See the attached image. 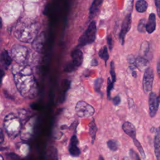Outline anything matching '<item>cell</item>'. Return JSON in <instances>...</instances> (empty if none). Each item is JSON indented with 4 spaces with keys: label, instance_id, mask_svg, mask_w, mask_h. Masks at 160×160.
<instances>
[{
    "label": "cell",
    "instance_id": "ba28073f",
    "mask_svg": "<svg viewBox=\"0 0 160 160\" xmlns=\"http://www.w3.org/2000/svg\"><path fill=\"white\" fill-rule=\"evenodd\" d=\"M131 24V15L129 13L126 15V16L124 19L122 23L121 29L120 34H119V39H120L121 44L122 45L124 44V38L126 36V33L130 29Z\"/></svg>",
    "mask_w": 160,
    "mask_h": 160
},
{
    "label": "cell",
    "instance_id": "277c9868",
    "mask_svg": "<svg viewBox=\"0 0 160 160\" xmlns=\"http://www.w3.org/2000/svg\"><path fill=\"white\" fill-rule=\"evenodd\" d=\"M96 24L94 21L91 22L85 32L81 36L78 41V46L82 47L92 43L96 39Z\"/></svg>",
    "mask_w": 160,
    "mask_h": 160
},
{
    "label": "cell",
    "instance_id": "5bb4252c",
    "mask_svg": "<svg viewBox=\"0 0 160 160\" xmlns=\"http://www.w3.org/2000/svg\"><path fill=\"white\" fill-rule=\"evenodd\" d=\"M148 61L141 56H139L135 59V66L141 71L145 70L148 68Z\"/></svg>",
    "mask_w": 160,
    "mask_h": 160
},
{
    "label": "cell",
    "instance_id": "d4e9b609",
    "mask_svg": "<svg viewBox=\"0 0 160 160\" xmlns=\"http://www.w3.org/2000/svg\"><path fill=\"white\" fill-rule=\"evenodd\" d=\"M103 82V79L99 78L96 79L94 82V89L97 92H99L101 89V87Z\"/></svg>",
    "mask_w": 160,
    "mask_h": 160
},
{
    "label": "cell",
    "instance_id": "d6986e66",
    "mask_svg": "<svg viewBox=\"0 0 160 160\" xmlns=\"http://www.w3.org/2000/svg\"><path fill=\"white\" fill-rule=\"evenodd\" d=\"M89 134L91 136V143L93 144L94 139H95V137H96V133L97 131V127L96 126L94 120L92 119V121H91V122L89 123Z\"/></svg>",
    "mask_w": 160,
    "mask_h": 160
},
{
    "label": "cell",
    "instance_id": "603a6c76",
    "mask_svg": "<svg viewBox=\"0 0 160 160\" xmlns=\"http://www.w3.org/2000/svg\"><path fill=\"white\" fill-rule=\"evenodd\" d=\"M133 139V142H134V145H135L136 147L138 148V150L139 151V153L141 154V156L144 159V158H145V154H144V150H143L142 147L141 146V144L139 143V142L136 138H134V139Z\"/></svg>",
    "mask_w": 160,
    "mask_h": 160
},
{
    "label": "cell",
    "instance_id": "e575fe53",
    "mask_svg": "<svg viewBox=\"0 0 160 160\" xmlns=\"http://www.w3.org/2000/svg\"><path fill=\"white\" fill-rule=\"evenodd\" d=\"M98 64V62L96 59H93L91 62V66H96Z\"/></svg>",
    "mask_w": 160,
    "mask_h": 160
},
{
    "label": "cell",
    "instance_id": "7a4b0ae2",
    "mask_svg": "<svg viewBox=\"0 0 160 160\" xmlns=\"http://www.w3.org/2000/svg\"><path fill=\"white\" fill-rule=\"evenodd\" d=\"M37 24L31 19L19 21L14 29V35L20 41L31 42L35 39L38 32Z\"/></svg>",
    "mask_w": 160,
    "mask_h": 160
},
{
    "label": "cell",
    "instance_id": "1f68e13d",
    "mask_svg": "<svg viewBox=\"0 0 160 160\" xmlns=\"http://www.w3.org/2000/svg\"><path fill=\"white\" fill-rule=\"evenodd\" d=\"M4 141V133L2 129L0 128V144L2 143Z\"/></svg>",
    "mask_w": 160,
    "mask_h": 160
},
{
    "label": "cell",
    "instance_id": "836d02e7",
    "mask_svg": "<svg viewBox=\"0 0 160 160\" xmlns=\"http://www.w3.org/2000/svg\"><path fill=\"white\" fill-rule=\"evenodd\" d=\"M155 5L156 8H160V0H155Z\"/></svg>",
    "mask_w": 160,
    "mask_h": 160
},
{
    "label": "cell",
    "instance_id": "ffe728a7",
    "mask_svg": "<svg viewBox=\"0 0 160 160\" xmlns=\"http://www.w3.org/2000/svg\"><path fill=\"white\" fill-rule=\"evenodd\" d=\"M148 8V3L145 0H138L136 3V9L139 12L146 11Z\"/></svg>",
    "mask_w": 160,
    "mask_h": 160
},
{
    "label": "cell",
    "instance_id": "484cf974",
    "mask_svg": "<svg viewBox=\"0 0 160 160\" xmlns=\"http://www.w3.org/2000/svg\"><path fill=\"white\" fill-rule=\"evenodd\" d=\"M114 82L111 81L110 78H108V87H107V96L108 99H110V95H111V91L113 89Z\"/></svg>",
    "mask_w": 160,
    "mask_h": 160
},
{
    "label": "cell",
    "instance_id": "7402d4cb",
    "mask_svg": "<svg viewBox=\"0 0 160 160\" xmlns=\"http://www.w3.org/2000/svg\"><path fill=\"white\" fill-rule=\"evenodd\" d=\"M108 147L111 150V151H116L118 149V142L116 140L114 139H110L107 142Z\"/></svg>",
    "mask_w": 160,
    "mask_h": 160
},
{
    "label": "cell",
    "instance_id": "d590c367",
    "mask_svg": "<svg viewBox=\"0 0 160 160\" xmlns=\"http://www.w3.org/2000/svg\"><path fill=\"white\" fill-rule=\"evenodd\" d=\"M157 12L159 17L160 18V8H157Z\"/></svg>",
    "mask_w": 160,
    "mask_h": 160
},
{
    "label": "cell",
    "instance_id": "2e32d148",
    "mask_svg": "<svg viewBox=\"0 0 160 160\" xmlns=\"http://www.w3.org/2000/svg\"><path fill=\"white\" fill-rule=\"evenodd\" d=\"M103 0H94L89 9V19L94 17L98 12L99 6L101 5Z\"/></svg>",
    "mask_w": 160,
    "mask_h": 160
},
{
    "label": "cell",
    "instance_id": "6da1fadb",
    "mask_svg": "<svg viewBox=\"0 0 160 160\" xmlns=\"http://www.w3.org/2000/svg\"><path fill=\"white\" fill-rule=\"evenodd\" d=\"M12 72L20 94L26 98H34L38 93V87L31 67L25 63H17L12 66Z\"/></svg>",
    "mask_w": 160,
    "mask_h": 160
},
{
    "label": "cell",
    "instance_id": "8992f818",
    "mask_svg": "<svg viewBox=\"0 0 160 160\" xmlns=\"http://www.w3.org/2000/svg\"><path fill=\"white\" fill-rule=\"evenodd\" d=\"M76 114L80 118H86L92 116L94 113V108L87 102L80 101L77 102L75 107Z\"/></svg>",
    "mask_w": 160,
    "mask_h": 160
},
{
    "label": "cell",
    "instance_id": "4fadbf2b",
    "mask_svg": "<svg viewBox=\"0 0 160 160\" xmlns=\"http://www.w3.org/2000/svg\"><path fill=\"white\" fill-rule=\"evenodd\" d=\"M156 29V16L154 13H151L149 16L148 22L146 25V31L151 34Z\"/></svg>",
    "mask_w": 160,
    "mask_h": 160
},
{
    "label": "cell",
    "instance_id": "8d00e7d4",
    "mask_svg": "<svg viewBox=\"0 0 160 160\" xmlns=\"http://www.w3.org/2000/svg\"><path fill=\"white\" fill-rule=\"evenodd\" d=\"M158 101H159V102H160V90H159V96H158Z\"/></svg>",
    "mask_w": 160,
    "mask_h": 160
},
{
    "label": "cell",
    "instance_id": "74e56055",
    "mask_svg": "<svg viewBox=\"0 0 160 160\" xmlns=\"http://www.w3.org/2000/svg\"><path fill=\"white\" fill-rule=\"evenodd\" d=\"M2 27V20H1V18H0V28H1Z\"/></svg>",
    "mask_w": 160,
    "mask_h": 160
},
{
    "label": "cell",
    "instance_id": "8fae6325",
    "mask_svg": "<svg viewBox=\"0 0 160 160\" xmlns=\"http://www.w3.org/2000/svg\"><path fill=\"white\" fill-rule=\"evenodd\" d=\"M71 57L72 59V64L76 68L81 65L83 61V54L80 49H76L71 52Z\"/></svg>",
    "mask_w": 160,
    "mask_h": 160
},
{
    "label": "cell",
    "instance_id": "4316f807",
    "mask_svg": "<svg viewBox=\"0 0 160 160\" xmlns=\"http://www.w3.org/2000/svg\"><path fill=\"white\" fill-rule=\"evenodd\" d=\"M110 73L111 75L112 78V81L114 82L116 81V74H115V71H114V62L111 61V69H110Z\"/></svg>",
    "mask_w": 160,
    "mask_h": 160
},
{
    "label": "cell",
    "instance_id": "44dd1931",
    "mask_svg": "<svg viewBox=\"0 0 160 160\" xmlns=\"http://www.w3.org/2000/svg\"><path fill=\"white\" fill-rule=\"evenodd\" d=\"M99 56L104 61L105 64H106V61L109 59V54H108V52L107 47L106 46H103L99 50Z\"/></svg>",
    "mask_w": 160,
    "mask_h": 160
},
{
    "label": "cell",
    "instance_id": "d6a6232c",
    "mask_svg": "<svg viewBox=\"0 0 160 160\" xmlns=\"http://www.w3.org/2000/svg\"><path fill=\"white\" fill-rule=\"evenodd\" d=\"M4 75V71L2 69V68L0 66V86H1V82H2V79L3 78Z\"/></svg>",
    "mask_w": 160,
    "mask_h": 160
},
{
    "label": "cell",
    "instance_id": "9c48e42d",
    "mask_svg": "<svg viewBox=\"0 0 160 160\" xmlns=\"http://www.w3.org/2000/svg\"><path fill=\"white\" fill-rule=\"evenodd\" d=\"M159 101L155 92H151L149 96V109L151 117H154L159 106Z\"/></svg>",
    "mask_w": 160,
    "mask_h": 160
},
{
    "label": "cell",
    "instance_id": "e0dca14e",
    "mask_svg": "<svg viewBox=\"0 0 160 160\" xmlns=\"http://www.w3.org/2000/svg\"><path fill=\"white\" fill-rule=\"evenodd\" d=\"M0 60L4 68H8L11 63V57L9 55L7 51H4L1 53L0 56Z\"/></svg>",
    "mask_w": 160,
    "mask_h": 160
},
{
    "label": "cell",
    "instance_id": "5b68a950",
    "mask_svg": "<svg viewBox=\"0 0 160 160\" xmlns=\"http://www.w3.org/2000/svg\"><path fill=\"white\" fill-rule=\"evenodd\" d=\"M11 58L19 64L25 63L29 55L28 49L23 46L16 44L12 46L11 50Z\"/></svg>",
    "mask_w": 160,
    "mask_h": 160
},
{
    "label": "cell",
    "instance_id": "52a82bcc",
    "mask_svg": "<svg viewBox=\"0 0 160 160\" xmlns=\"http://www.w3.org/2000/svg\"><path fill=\"white\" fill-rule=\"evenodd\" d=\"M154 80V72L153 69L149 67L147 68L144 73L142 79V89L146 93L151 92Z\"/></svg>",
    "mask_w": 160,
    "mask_h": 160
},
{
    "label": "cell",
    "instance_id": "30bf717a",
    "mask_svg": "<svg viewBox=\"0 0 160 160\" xmlns=\"http://www.w3.org/2000/svg\"><path fill=\"white\" fill-rule=\"evenodd\" d=\"M78 140L76 135H73L70 140L69 146V151L71 155L72 156H78L80 154V150L78 146Z\"/></svg>",
    "mask_w": 160,
    "mask_h": 160
},
{
    "label": "cell",
    "instance_id": "83f0119b",
    "mask_svg": "<svg viewBox=\"0 0 160 160\" xmlns=\"http://www.w3.org/2000/svg\"><path fill=\"white\" fill-rule=\"evenodd\" d=\"M107 42H108V45L109 46V48L110 50L112 49V46H113V42H112V39L111 35L108 36L107 37Z\"/></svg>",
    "mask_w": 160,
    "mask_h": 160
},
{
    "label": "cell",
    "instance_id": "f1b7e54d",
    "mask_svg": "<svg viewBox=\"0 0 160 160\" xmlns=\"http://www.w3.org/2000/svg\"><path fill=\"white\" fill-rule=\"evenodd\" d=\"M112 102H113V104L116 106L117 105H119V103L121 102V98L119 96H115L113 99H112Z\"/></svg>",
    "mask_w": 160,
    "mask_h": 160
},
{
    "label": "cell",
    "instance_id": "7c38bea8",
    "mask_svg": "<svg viewBox=\"0 0 160 160\" xmlns=\"http://www.w3.org/2000/svg\"><path fill=\"white\" fill-rule=\"evenodd\" d=\"M124 132L130 136L132 139L136 138V131L134 126L129 122H125L122 126Z\"/></svg>",
    "mask_w": 160,
    "mask_h": 160
},
{
    "label": "cell",
    "instance_id": "cb8c5ba5",
    "mask_svg": "<svg viewBox=\"0 0 160 160\" xmlns=\"http://www.w3.org/2000/svg\"><path fill=\"white\" fill-rule=\"evenodd\" d=\"M146 19H141L138 23V30L140 32H144L146 29Z\"/></svg>",
    "mask_w": 160,
    "mask_h": 160
},
{
    "label": "cell",
    "instance_id": "ab89813d",
    "mask_svg": "<svg viewBox=\"0 0 160 160\" xmlns=\"http://www.w3.org/2000/svg\"><path fill=\"white\" fill-rule=\"evenodd\" d=\"M159 131H160V127H159Z\"/></svg>",
    "mask_w": 160,
    "mask_h": 160
},
{
    "label": "cell",
    "instance_id": "9a60e30c",
    "mask_svg": "<svg viewBox=\"0 0 160 160\" xmlns=\"http://www.w3.org/2000/svg\"><path fill=\"white\" fill-rule=\"evenodd\" d=\"M154 152L157 159L160 160V131H157L154 141Z\"/></svg>",
    "mask_w": 160,
    "mask_h": 160
},
{
    "label": "cell",
    "instance_id": "3957f363",
    "mask_svg": "<svg viewBox=\"0 0 160 160\" xmlns=\"http://www.w3.org/2000/svg\"><path fill=\"white\" fill-rule=\"evenodd\" d=\"M4 128L7 134L12 137H16L21 129V121L20 118L14 114H8L4 120Z\"/></svg>",
    "mask_w": 160,
    "mask_h": 160
},
{
    "label": "cell",
    "instance_id": "4dcf8cb0",
    "mask_svg": "<svg viewBox=\"0 0 160 160\" xmlns=\"http://www.w3.org/2000/svg\"><path fill=\"white\" fill-rule=\"evenodd\" d=\"M157 72H158L159 78H160V58L159 59L158 63H157Z\"/></svg>",
    "mask_w": 160,
    "mask_h": 160
},
{
    "label": "cell",
    "instance_id": "f546056e",
    "mask_svg": "<svg viewBox=\"0 0 160 160\" xmlns=\"http://www.w3.org/2000/svg\"><path fill=\"white\" fill-rule=\"evenodd\" d=\"M130 156H131V158L132 159H139L138 155L133 150H132V149L130 150Z\"/></svg>",
    "mask_w": 160,
    "mask_h": 160
},
{
    "label": "cell",
    "instance_id": "f35d334b",
    "mask_svg": "<svg viewBox=\"0 0 160 160\" xmlns=\"http://www.w3.org/2000/svg\"><path fill=\"white\" fill-rule=\"evenodd\" d=\"M0 159L1 160V159H3V158L1 156V155H0Z\"/></svg>",
    "mask_w": 160,
    "mask_h": 160
},
{
    "label": "cell",
    "instance_id": "ac0fdd59",
    "mask_svg": "<svg viewBox=\"0 0 160 160\" xmlns=\"http://www.w3.org/2000/svg\"><path fill=\"white\" fill-rule=\"evenodd\" d=\"M44 43V36L42 34L38 37H36L35 39L33 40L32 47L35 50L37 51H41L42 49Z\"/></svg>",
    "mask_w": 160,
    "mask_h": 160
}]
</instances>
